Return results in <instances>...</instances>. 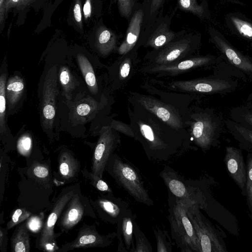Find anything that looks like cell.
Here are the masks:
<instances>
[{
  "mask_svg": "<svg viewBox=\"0 0 252 252\" xmlns=\"http://www.w3.org/2000/svg\"><path fill=\"white\" fill-rule=\"evenodd\" d=\"M74 18L78 26L82 28V18L81 12V2L80 0H76L73 8Z\"/></svg>",
  "mask_w": 252,
  "mask_h": 252,
  "instance_id": "45",
  "label": "cell"
},
{
  "mask_svg": "<svg viewBox=\"0 0 252 252\" xmlns=\"http://www.w3.org/2000/svg\"><path fill=\"white\" fill-rule=\"evenodd\" d=\"M200 42L199 34L186 33L160 49L148 52L141 64H165L189 58L195 55Z\"/></svg>",
  "mask_w": 252,
  "mask_h": 252,
  "instance_id": "7",
  "label": "cell"
},
{
  "mask_svg": "<svg viewBox=\"0 0 252 252\" xmlns=\"http://www.w3.org/2000/svg\"><path fill=\"white\" fill-rule=\"evenodd\" d=\"M120 15L128 22L140 3L138 0H117Z\"/></svg>",
  "mask_w": 252,
  "mask_h": 252,
  "instance_id": "37",
  "label": "cell"
},
{
  "mask_svg": "<svg viewBox=\"0 0 252 252\" xmlns=\"http://www.w3.org/2000/svg\"><path fill=\"white\" fill-rule=\"evenodd\" d=\"M119 133L134 139L135 135L130 124H126L120 121L112 119L109 124Z\"/></svg>",
  "mask_w": 252,
  "mask_h": 252,
  "instance_id": "41",
  "label": "cell"
},
{
  "mask_svg": "<svg viewBox=\"0 0 252 252\" xmlns=\"http://www.w3.org/2000/svg\"><path fill=\"white\" fill-rule=\"evenodd\" d=\"M171 16L159 15L155 21L142 32L136 47L160 49L185 34V30L175 32L170 29Z\"/></svg>",
  "mask_w": 252,
  "mask_h": 252,
  "instance_id": "9",
  "label": "cell"
},
{
  "mask_svg": "<svg viewBox=\"0 0 252 252\" xmlns=\"http://www.w3.org/2000/svg\"><path fill=\"white\" fill-rule=\"evenodd\" d=\"M165 0H143L141 3L144 13L142 32L151 25L160 15Z\"/></svg>",
  "mask_w": 252,
  "mask_h": 252,
  "instance_id": "27",
  "label": "cell"
},
{
  "mask_svg": "<svg viewBox=\"0 0 252 252\" xmlns=\"http://www.w3.org/2000/svg\"><path fill=\"white\" fill-rule=\"evenodd\" d=\"M6 81V75L5 73H3L0 77V133L1 136L5 134L6 130L5 123Z\"/></svg>",
  "mask_w": 252,
  "mask_h": 252,
  "instance_id": "31",
  "label": "cell"
},
{
  "mask_svg": "<svg viewBox=\"0 0 252 252\" xmlns=\"http://www.w3.org/2000/svg\"><path fill=\"white\" fill-rule=\"evenodd\" d=\"M231 20L237 31L245 38L252 39V24L237 17L232 16Z\"/></svg>",
  "mask_w": 252,
  "mask_h": 252,
  "instance_id": "38",
  "label": "cell"
},
{
  "mask_svg": "<svg viewBox=\"0 0 252 252\" xmlns=\"http://www.w3.org/2000/svg\"><path fill=\"white\" fill-rule=\"evenodd\" d=\"M36 0H5L4 4L5 14L6 18L9 10L15 7L19 9H23L32 3Z\"/></svg>",
  "mask_w": 252,
  "mask_h": 252,
  "instance_id": "43",
  "label": "cell"
},
{
  "mask_svg": "<svg viewBox=\"0 0 252 252\" xmlns=\"http://www.w3.org/2000/svg\"><path fill=\"white\" fill-rule=\"evenodd\" d=\"M31 215V213L24 208L16 209L12 215L11 219L7 223L6 228L10 229L14 226L19 224L28 219Z\"/></svg>",
  "mask_w": 252,
  "mask_h": 252,
  "instance_id": "39",
  "label": "cell"
},
{
  "mask_svg": "<svg viewBox=\"0 0 252 252\" xmlns=\"http://www.w3.org/2000/svg\"><path fill=\"white\" fill-rule=\"evenodd\" d=\"M74 189H71L62 192L55 203L51 213L44 224L38 240V245L43 250L54 252L59 249L56 243L54 226L63 210L74 194Z\"/></svg>",
  "mask_w": 252,
  "mask_h": 252,
  "instance_id": "13",
  "label": "cell"
},
{
  "mask_svg": "<svg viewBox=\"0 0 252 252\" xmlns=\"http://www.w3.org/2000/svg\"><path fill=\"white\" fill-rule=\"evenodd\" d=\"M159 175L169 193L187 202L196 203L202 208L206 197V181H188L168 165L164 167Z\"/></svg>",
  "mask_w": 252,
  "mask_h": 252,
  "instance_id": "8",
  "label": "cell"
},
{
  "mask_svg": "<svg viewBox=\"0 0 252 252\" xmlns=\"http://www.w3.org/2000/svg\"><path fill=\"white\" fill-rule=\"evenodd\" d=\"M130 125L134 139L151 161L167 162L197 149L189 136L172 128L139 105L129 102Z\"/></svg>",
  "mask_w": 252,
  "mask_h": 252,
  "instance_id": "1",
  "label": "cell"
},
{
  "mask_svg": "<svg viewBox=\"0 0 252 252\" xmlns=\"http://www.w3.org/2000/svg\"><path fill=\"white\" fill-rule=\"evenodd\" d=\"M106 170L135 200L149 206L154 205L139 170L133 165L114 153L108 161Z\"/></svg>",
  "mask_w": 252,
  "mask_h": 252,
  "instance_id": "3",
  "label": "cell"
},
{
  "mask_svg": "<svg viewBox=\"0 0 252 252\" xmlns=\"http://www.w3.org/2000/svg\"><path fill=\"white\" fill-rule=\"evenodd\" d=\"M153 230L157 242V251L158 252H171L172 245L168 232L158 228H154Z\"/></svg>",
  "mask_w": 252,
  "mask_h": 252,
  "instance_id": "35",
  "label": "cell"
},
{
  "mask_svg": "<svg viewBox=\"0 0 252 252\" xmlns=\"http://www.w3.org/2000/svg\"><path fill=\"white\" fill-rule=\"evenodd\" d=\"M224 162L229 175L240 189L242 195L246 197L247 168L241 150L227 146Z\"/></svg>",
  "mask_w": 252,
  "mask_h": 252,
  "instance_id": "17",
  "label": "cell"
},
{
  "mask_svg": "<svg viewBox=\"0 0 252 252\" xmlns=\"http://www.w3.org/2000/svg\"><path fill=\"white\" fill-rule=\"evenodd\" d=\"M59 171L62 177L65 179L74 178L79 171V162L70 153L63 152L59 157Z\"/></svg>",
  "mask_w": 252,
  "mask_h": 252,
  "instance_id": "25",
  "label": "cell"
},
{
  "mask_svg": "<svg viewBox=\"0 0 252 252\" xmlns=\"http://www.w3.org/2000/svg\"><path fill=\"white\" fill-rule=\"evenodd\" d=\"M61 214L59 225L62 231H66L76 225L82 219L85 208L78 193L73 195Z\"/></svg>",
  "mask_w": 252,
  "mask_h": 252,
  "instance_id": "22",
  "label": "cell"
},
{
  "mask_svg": "<svg viewBox=\"0 0 252 252\" xmlns=\"http://www.w3.org/2000/svg\"><path fill=\"white\" fill-rule=\"evenodd\" d=\"M158 82L166 89L182 93L196 95L224 92L232 86L224 80L210 78H197L187 80H172L166 85Z\"/></svg>",
  "mask_w": 252,
  "mask_h": 252,
  "instance_id": "12",
  "label": "cell"
},
{
  "mask_svg": "<svg viewBox=\"0 0 252 252\" xmlns=\"http://www.w3.org/2000/svg\"><path fill=\"white\" fill-rule=\"evenodd\" d=\"M6 228L3 229L1 227L0 229V248L1 252H5L7 245V231Z\"/></svg>",
  "mask_w": 252,
  "mask_h": 252,
  "instance_id": "47",
  "label": "cell"
},
{
  "mask_svg": "<svg viewBox=\"0 0 252 252\" xmlns=\"http://www.w3.org/2000/svg\"><path fill=\"white\" fill-rule=\"evenodd\" d=\"M179 9L182 11L190 12L200 19L207 17V11L204 1L199 4L197 0H177Z\"/></svg>",
  "mask_w": 252,
  "mask_h": 252,
  "instance_id": "30",
  "label": "cell"
},
{
  "mask_svg": "<svg viewBox=\"0 0 252 252\" xmlns=\"http://www.w3.org/2000/svg\"><path fill=\"white\" fill-rule=\"evenodd\" d=\"M98 110V103L93 98L88 97L78 101L72 111L74 117L77 119L85 118Z\"/></svg>",
  "mask_w": 252,
  "mask_h": 252,
  "instance_id": "29",
  "label": "cell"
},
{
  "mask_svg": "<svg viewBox=\"0 0 252 252\" xmlns=\"http://www.w3.org/2000/svg\"><path fill=\"white\" fill-rule=\"evenodd\" d=\"M83 13L86 20L91 17L92 13L91 0H86L83 6Z\"/></svg>",
  "mask_w": 252,
  "mask_h": 252,
  "instance_id": "48",
  "label": "cell"
},
{
  "mask_svg": "<svg viewBox=\"0 0 252 252\" xmlns=\"http://www.w3.org/2000/svg\"><path fill=\"white\" fill-rule=\"evenodd\" d=\"M95 204L101 219L112 224H117L129 209L127 202L114 196L112 192L99 197Z\"/></svg>",
  "mask_w": 252,
  "mask_h": 252,
  "instance_id": "18",
  "label": "cell"
},
{
  "mask_svg": "<svg viewBox=\"0 0 252 252\" xmlns=\"http://www.w3.org/2000/svg\"><path fill=\"white\" fill-rule=\"evenodd\" d=\"M120 144L119 132L109 125L101 127L93 154L92 173L102 178L109 159Z\"/></svg>",
  "mask_w": 252,
  "mask_h": 252,
  "instance_id": "11",
  "label": "cell"
},
{
  "mask_svg": "<svg viewBox=\"0 0 252 252\" xmlns=\"http://www.w3.org/2000/svg\"><path fill=\"white\" fill-rule=\"evenodd\" d=\"M59 79L61 85L66 97L71 98V93L75 88L73 77L69 69L65 66L61 67L59 71Z\"/></svg>",
  "mask_w": 252,
  "mask_h": 252,
  "instance_id": "33",
  "label": "cell"
},
{
  "mask_svg": "<svg viewBox=\"0 0 252 252\" xmlns=\"http://www.w3.org/2000/svg\"><path fill=\"white\" fill-rule=\"evenodd\" d=\"M133 234L135 239L134 252H152V245L144 233L139 228L136 220L133 225Z\"/></svg>",
  "mask_w": 252,
  "mask_h": 252,
  "instance_id": "34",
  "label": "cell"
},
{
  "mask_svg": "<svg viewBox=\"0 0 252 252\" xmlns=\"http://www.w3.org/2000/svg\"><path fill=\"white\" fill-rule=\"evenodd\" d=\"M11 250L14 252L30 251L29 235L26 224L19 225L11 238Z\"/></svg>",
  "mask_w": 252,
  "mask_h": 252,
  "instance_id": "28",
  "label": "cell"
},
{
  "mask_svg": "<svg viewBox=\"0 0 252 252\" xmlns=\"http://www.w3.org/2000/svg\"><path fill=\"white\" fill-rule=\"evenodd\" d=\"M23 79L16 75L11 77L6 85V98L9 110L13 109L21 98L24 91Z\"/></svg>",
  "mask_w": 252,
  "mask_h": 252,
  "instance_id": "24",
  "label": "cell"
},
{
  "mask_svg": "<svg viewBox=\"0 0 252 252\" xmlns=\"http://www.w3.org/2000/svg\"><path fill=\"white\" fill-rule=\"evenodd\" d=\"M17 147L20 154L28 156L32 148V139L27 134L22 135L18 140Z\"/></svg>",
  "mask_w": 252,
  "mask_h": 252,
  "instance_id": "40",
  "label": "cell"
},
{
  "mask_svg": "<svg viewBox=\"0 0 252 252\" xmlns=\"http://www.w3.org/2000/svg\"><path fill=\"white\" fill-rule=\"evenodd\" d=\"M33 173L36 177L40 179H44L48 176L49 170L45 165H37L34 166Z\"/></svg>",
  "mask_w": 252,
  "mask_h": 252,
  "instance_id": "46",
  "label": "cell"
},
{
  "mask_svg": "<svg viewBox=\"0 0 252 252\" xmlns=\"http://www.w3.org/2000/svg\"><path fill=\"white\" fill-rule=\"evenodd\" d=\"M5 0H0V25L4 24L6 18L4 10Z\"/></svg>",
  "mask_w": 252,
  "mask_h": 252,
  "instance_id": "49",
  "label": "cell"
},
{
  "mask_svg": "<svg viewBox=\"0 0 252 252\" xmlns=\"http://www.w3.org/2000/svg\"><path fill=\"white\" fill-rule=\"evenodd\" d=\"M138 48L135 47L129 52L120 56L113 65V80L114 89H124L138 72L140 60Z\"/></svg>",
  "mask_w": 252,
  "mask_h": 252,
  "instance_id": "15",
  "label": "cell"
},
{
  "mask_svg": "<svg viewBox=\"0 0 252 252\" xmlns=\"http://www.w3.org/2000/svg\"><path fill=\"white\" fill-rule=\"evenodd\" d=\"M187 213L197 236L201 252H227L224 231L200 211L196 203L187 202Z\"/></svg>",
  "mask_w": 252,
  "mask_h": 252,
  "instance_id": "6",
  "label": "cell"
},
{
  "mask_svg": "<svg viewBox=\"0 0 252 252\" xmlns=\"http://www.w3.org/2000/svg\"><path fill=\"white\" fill-rule=\"evenodd\" d=\"M58 94L57 66L48 71L44 79L41 105V121L46 129L53 127L56 114V98Z\"/></svg>",
  "mask_w": 252,
  "mask_h": 252,
  "instance_id": "14",
  "label": "cell"
},
{
  "mask_svg": "<svg viewBox=\"0 0 252 252\" xmlns=\"http://www.w3.org/2000/svg\"><path fill=\"white\" fill-rule=\"evenodd\" d=\"M127 99L129 102L140 105L172 128L189 136L187 125L189 112L151 94L129 91Z\"/></svg>",
  "mask_w": 252,
  "mask_h": 252,
  "instance_id": "4",
  "label": "cell"
},
{
  "mask_svg": "<svg viewBox=\"0 0 252 252\" xmlns=\"http://www.w3.org/2000/svg\"><path fill=\"white\" fill-rule=\"evenodd\" d=\"M211 40L228 61L241 70L252 75V62L232 47L213 30L210 31Z\"/></svg>",
  "mask_w": 252,
  "mask_h": 252,
  "instance_id": "21",
  "label": "cell"
},
{
  "mask_svg": "<svg viewBox=\"0 0 252 252\" xmlns=\"http://www.w3.org/2000/svg\"><path fill=\"white\" fill-rule=\"evenodd\" d=\"M235 128V137L240 147L248 152H252V130L239 125H236Z\"/></svg>",
  "mask_w": 252,
  "mask_h": 252,
  "instance_id": "36",
  "label": "cell"
},
{
  "mask_svg": "<svg viewBox=\"0 0 252 252\" xmlns=\"http://www.w3.org/2000/svg\"><path fill=\"white\" fill-rule=\"evenodd\" d=\"M77 60L89 91L94 94H97L98 88L96 77L90 62L87 57L82 54L77 55Z\"/></svg>",
  "mask_w": 252,
  "mask_h": 252,
  "instance_id": "26",
  "label": "cell"
},
{
  "mask_svg": "<svg viewBox=\"0 0 252 252\" xmlns=\"http://www.w3.org/2000/svg\"><path fill=\"white\" fill-rule=\"evenodd\" d=\"M143 20V11L141 3H140L128 21L124 38L117 50L120 56L136 47L142 32Z\"/></svg>",
  "mask_w": 252,
  "mask_h": 252,
  "instance_id": "19",
  "label": "cell"
},
{
  "mask_svg": "<svg viewBox=\"0 0 252 252\" xmlns=\"http://www.w3.org/2000/svg\"><path fill=\"white\" fill-rule=\"evenodd\" d=\"M246 162L247 168L246 197L248 215L252 220V152H248Z\"/></svg>",
  "mask_w": 252,
  "mask_h": 252,
  "instance_id": "32",
  "label": "cell"
},
{
  "mask_svg": "<svg viewBox=\"0 0 252 252\" xmlns=\"http://www.w3.org/2000/svg\"><path fill=\"white\" fill-rule=\"evenodd\" d=\"M187 130L192 144L205 152L218 143V125L210 111L190 106L187 122Z\"/></svg>",
  "mask_w": 252,
  "mask_h": 252,
  "instance_id": "5",
  "label": "cell"
},
{
  "mask_svg": "<svg viewBox=\"0 0 252 252\" xmlns=\"http://www.w3.org/2000/svg\"><path fill=\"white\" fill-rule=\"evenodd\" d=\"M117 236L115 232L106 235H100L94 226L84 225L79 230L76 239L63 245L57 252H66L76 248L106 247L111 244Z\"/></svg>",
  "mask_w": 252,
  "mask_h": 252,
  "instance_id": "16",
  "label": "cell"
},
{
  "mask_svg": "<svg viewBox=\"0 0 252 252\" xmlns=\"http://www.w3.org/2000/svg\"><path fill=\"white\" fill-rule=\"evenodd\" d=\"M43 215L30 217L25 223L26 227L32 232H38L43 226Z\"/></svg>",
  "mask_w": 252,
  "mask_h": 252,
  "instance_id": "42",
  "label": "cell"
},
{
  "mask_svg": "<svg viewBox=\"0 0 252 252\" xmlns=\"http://www.w3.org/2000/svg\"><path fill=\"white\" fill-rule=\"evenodd\" d=\"M136 215L129 208L117 223L118 252H134L133 225Z\"/></svg>",
  "mask_w": 252,
  "mask_h": 252,
  "instance_id": "20",
  "label": "cell"
},
{
  "mask_svg": "<svg viewBox=\"0 0 252 252\" xmlns=\"http://www.w3.org/2000/svg\"><path fill=\"white\" fill-rule=\"evenodd\" d=\"M214 62L211 56L194 55L176 62L160 65L141 64L138 72L154 75L156 77H173L211 65Z\"/></svg>",
  "mask_w": 252,
  "mask_h": 252,
  "instance_id": "10",
  "label": "cell"
},
{
  "mask_svg": "<svg viewBox=\"0 0 252 252\" xmlns=\"http://www.w3.org/2000/svg\"><path fill=\"white\" fill-rule=\"evenodd\" d=\"M168 217L172 239L182 252H201L193 226L187 213L186 201L168 192Z\"/></svg>",
  "mask_w": 252,
  "mask_h": 252,
  "instance_id": "2",
  "label": "cell"
},
{
  "mask_svg": "<svg viewBox=\"0 0 252 252\" xmlns=\"http://www.w3.org/2000/svg\"><path fill=\"white\" fill-rule=\"evenodd\" d=\"M120 36L104 25L99 26L95 32V46L99 53L106 56L118 48Z\"/></svg>",
  "mask_w": 252,
  "mask_h": 252,
  "instance_id": "23",
  "label": "cell"
},
{
  "mask_svg": "<svg viewBox=\"0 0 252 252\" xmlns=\"http://www.w3.org/2000/svg\"><path fill=\"white\" fill-rule=\"evenodd\" d=\"M245 121L250 126H252V113L248 112L244 116Z\"/></svg>",
  "mask_w": 252,
  "mask_h": 252,
  "instance_id": "50",
  "label": "cell"
},
{
  "mask_svg": "<svg viewBox=\"0 0 252 252\" xmlns=\"http://www.w3.org/2000/svg\"><path fill=\"white\" fill-rule=\"evenodd\" d=\"M90 174L91 175V180L92 181V184L97 189L102 191L112 192L111 189L109 188L107 184L102 180L101 178L92 173H91Z\"/></svg>",
  "mask_w": 252,
  "mask_h": 252,
  "instance_id": "44",
  "label": "cell"
}]
</instances>
